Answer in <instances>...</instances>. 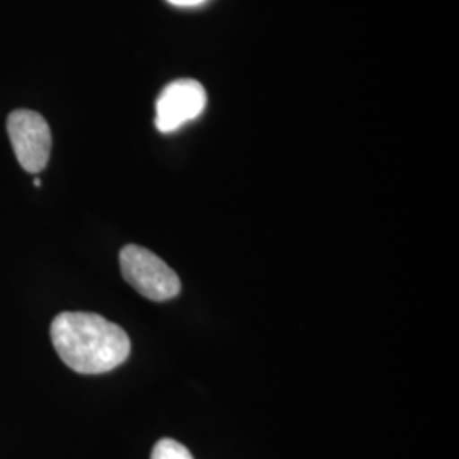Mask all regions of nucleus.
<instances>
[{
    "mask_svg": "<svg viewBox=\"0 0 459 459\" xmlns=\"http://www.w3.org/2000/svg\"><path fill=\"white\" fill-rule=\"evenodd\" d=\"M51 342L60 359L81 375L109 373L128 359V333L98 313L64 312L51 322Z\"/></svg>",
    "mask_w": 459,
    "mask_h": 459,
    "instance_id": "1",
    "label": "nucleus"
},
{
    "mask_svg": "<svg viewBox=\"0 0 459 459\" xmlns=\"http://www.w3.org/2000/svg\"><path fill=\"white\" fill-rule=\"evenodd\" d=\"M119 265L126 282L152 301H167L181 293V279L176 271L145 247H123Z\"/></svg>",
    "mask_w": 459,
    "mask_h": 459,
    "instance_id": "2",
    "label": "nucleus"
},
{
    "mask_svg": "<svg viewBox=\"0 0 459 459\" xmlns=\"http://www.w3.org/2000/svg\"><path fill=\"white\" fill-rule=\"evenodd\" d=\"M7 133L17 160L26 172H41L51 153V132L47 119L34 111L17 109L7 117Z\"/></svg>",
    "mask_w": 459,
    "mask_h": 459,
    "instance_id": "3",
    "label": "nucleus"
},
{
    "mask_svg": "<svg viewBox=\"0 0 459 459\" xmlns=\"http://www.w3.org/2000/svg\"><path fill=\"white\" fill-rule=\"evenodd\" d=\"M208 102L206 91L193 79H179L169 83L155 106V126L160 133H174L195 121Z\"/></svg>",
    "mask_w": 459,
    "mask_h": 459,
    "instance_id": "4",
    "label": "nucleus"
},
{
    "mask_svg": "<svg viewBox=\"0 0 459 459\" xmlns=\"http://www.w3.org/2000/svg\"><path fill=\"white\" fill-rule=\"evenodd\" d=\"M150 459H195L184 444L174 439H160L155 444Z\"/></svg>",
    "mask_w": 459,
    "mask_h": 459,
    "instance_id": "5",
    "label": "nucleus"
},
{
    "mask_svg": "<svg viewBox=\"0 0 459 459\" xmlns=\"http://www.w3.org/2000/svg\"><path fill=\"white\" fill-rule=\"evenodd\" d=\"M167 2L170 5H176V7H196V5H201L208 0H167Z\"/></svg>",
    "mask_w": 459,
    "mask_h": 459,
    "instance_id": "6",
    "label": "nucleus"
},
{
    "mask_svg": "<svg viewBox=\"0 0 459 459\" xmlns=\"http://www.w3.org/2000/svg\"><path fill=\"white\" fill-rule=\"evenodd\" d=\"M34 186H36V187H39V186H41V181H39V179H34Z\"/></svg>",
    "mask_w": 459,
    "mask_h": 459,
    "instance_id": "7",
    "label": "nucleus"
}]
</instances>
